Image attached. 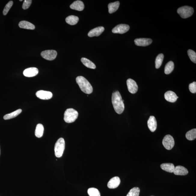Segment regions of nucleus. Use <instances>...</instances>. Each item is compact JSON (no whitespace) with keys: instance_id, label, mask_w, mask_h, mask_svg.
<instances>
[{"instance_id":"8","label":"nucleus","mask_w":196,"mask_h":196,"mask_svg":"<svg viewBox=\"0 0 196 196\" xmlns=\"http://www.w3.org/2000/svg\"><path fill=\"white\" fill-rule=\"evenodd\" d=\"M130 29V27L125 24H120L117 25L112 30V32L115 34H123L127 32Z\"/></svg>"},{"instance_id":"6","label":"nucleus","mask_w":196,"mask_h":196,"mask_svg":"<svg viewBox=\"0 0 196 196\" xmlns=\"http://www.w3.org/2000/svg\"><path fill=\"white\" fill-rule=\"evenodd\" d=\"M162 144L164 148L168 150H170L174 147L175 142L174 138L170 135H167L164 136L162 140Z\"/></svg>"},{"instance_id":"34","label":"nucleus","mask_w":196,"mask_h":196,"mask_svg":"<svg viewBox=\"0 0 196 196\" xmlns=\"http://www.w3.org/2000/svg\"><path fill=\"white\" fill-rule=\"evenodd\" d=\"M189 89L192 93H195L196 92V82H194L189 85Z\"/></svg>"},{"instance_id":"21","label":"nucleus","mask_w":196,"mask_h":196,"mask_svg":"<svg viewBox=\"0 0 196 196\" xmlns=\"http://www.w3.org/2000/svg\"><path fill=\"white\" fill-rule=\"evenodd\" d=\"M120 5V3L119 1L109 3L108 5L109 13L110 14H112L117 11Z\"/></svg>"},{"instance_id":"16","label":"nucleus","mask_w":196,"mask_h":196,"mask_svg":"<svg viewBox=\"0 0 196 196\" xmlns=\"http://www.w3.org/2000/svg\"><path fill=\"white\" fill-rule=\"evenodd\" d=\"M104 28L102 26L94 28L89 32L88 36L90 37L99 36L104 32Z\"/></svg>"},{"instance_id":"31","label":"nucleus","mask_w":196,"mask_h":196,"mask_svg":"<svg viewBox=\"0 0 196 196\" xmlns=\"http://www.w3.org/2000/svg\"><path fill=\"white\" fill-rule=\"evenodd\" d=\"M188 55L191 60L196 63V53L195 52L191 50H189L188 51Z\"/></svg>"},{"instance_id":"36","label":"nucleus","mask_w":196,"mask_h":196,"mask_svg":"<svg viewBox=\"0 0 196 196\" xmlns=\"http://www.w3.org/2000/svg\"></svg>"},{"instance_id":"5","label":"nucleus","mask_w":196,"mask_h":196,"mask_svg":"<svg viewBox=\"0 0 196 196\" xmlns=\"http://www.w3.org/2000/svg\"><path fill=\"white\" fill-rule=\"evenodd\" d=\"M194 8L191 7L185 6L178 9L177 13L182 18L185 19L190 17L193 14Z\"/></svg>"},{"instance_id":"10","label":"nucleus","mask_w":196,"mask_h":196,"mask_svg":"<svg viewBox=\"0 0 196 196\" xmlns=\"http://www.w3.org/2000/svg\"><path fill=\"white\" fill-rule=\"evenodd\" d=\"M36 94L37 97L39 99L45 100L51 99L53 96L51 92L43 90L38 91Z\"/></svg>"},{"instance_id":"29","label":"nucleus","mask_w":196,"mask_h":196,"mask_svg":"<svg viewBox=\"0 0 196 196\" xmlns=\"http://www.w3.org/2000/svg\"><path fill=\"white\" fill-rule=\"evenodd\" d=\"M140 189L138 187H135L130 190L127 196H139L140 193Z\"/></svg>"},{"instance_id":"27","label":"nucleus","mask_w":196,"mask_h":196,"mask_svg":"<svg viewBox=\"0 0 196 196\" xmlns=\"http://www.w3.org/2000/svg\"><path fill=\"white\" fill-rule=\"evenodd\" d=\"M186 139L190 141L193 140L196 138V129H194L188 131L185 134Z\"/></svg>"},{"instance_id":"1","label":"nucleus","mask_w":196,"mask_h":196,"mask_svg":"<svg viewBox=\"0 0 196 196\" xmlns=\"http://www.w3.org/2000/svg\"><path fill=\"white\" fill-rule=\"evenodd\" d=\"M112 100L115 112L118 114L123 113L125 109V106L122 101L121 96L118 91L113 93Z\"/></svg>"},{"instance_id":"35","label":"nucleus","mask_w":196,"mask_h":196,"mask_svg":"<svg viewBox=\"0 0 196 196\" xmlns=\"http://www.w3.org/2000/svg\"><path fill=\"white\" fill-rule=\"evenodd\" d=\"M22 1V0H20V1Z\"/></svg>"},{"instance_id":"13","label":"nucleus","mask_w":196,"mask_h":196,"mask_svg":"<svg viewBox=\"0 0 196 196\" xmlns=\"http://www.w3.org/2000/svg\"><path fill=\"white\" fill-rule=\"evenodd\" d=\"M164 96L166 100L171 103L176 102L178 98L176 94L171 91H168L166 92Z\"/></svg>"},{"instance_id":"17","label":"nucleus","mask_w":196,"mask_h":196,"mask_svg":"<svg viewBox=\"0 0 196 196\" xmlns=\"http://www.w3.org/2000/svg\"><path fill=\"white\" fill-rule=\"evenodd\" d=\"M174 174L179 176H185L188 174V170L183 166H178L175 167L174 171Z\"/></svg>"},{"instance_id":"4","label":"nucleus","mask_w":196,"mask_h":196,"mask_svg":"<svg viewBox=\"0 0 196 196\" xmlns=\"http://www.w3.org/2000/svg\"><path fill=\"white\" fill-rule=\"evenodd\" d=\"M65 148V142L64 139L62 138H60L57 140L56 142L54 150L55 155L57 158L62 157Z\"/></svg>"},{"instance_id":"12","label":"nucleus","mask_w":196,"mask_h":196,"mask_svg":"<svg viewBox=\"0 0 196 196\" xmlns=\"http://www.w3.org/2000/svg\"><path fill=\"white\" fill-rule=\"evenodd\" d=\"M121 182L120 179L118 176H115L110 180L108 183V188L114 189L116 188L119 185Z\"/></svg>"},{"instance_id":"24","label":"nucleus","mask_w":196,"mask_h":196,"mask_svg":"<svg viewBox=\"0 0 196 196\" xmlns=\"http://www.w3.org/2000/svg\"><path fill=\"white\" fill-rule=\"evenodd\" d=\"M22 110L21 109H18L14 112H13L11 113L5 115L3 117V118L5 120L11 119L15 118L22 112Z\"/></svg>"},{"instance_id":"22","label":"nucleus","mask_w":196,"mask_h":196,"mask_svg":"<svg viewBox=\"0 0 196 196\" xmlns=\"http://www.w3.org/2000/svg\"><path fill=\"white\" fill-rule=\"evenodd\" d=\"M44 130V128L42 124H38L37 125L35 131V135L37 137L40 138L42 136Z\"/></svg>"},{"instance_id":"23","label":"nucleus","mask_w":196,"mask_h":196,"mask_svg":"<svg viewBox=\"0 0 196 196\" xmlns=\"http://www.w3.org/2000/svg\"><path fill=\"white\" fill-rule=\"evenodd\" d=\"M79 18L74 15H71L68 17L66 19V23L71 25H74L78 23Z\"/></svg>"},{"instance_id":"15","label":"nucleus","mask_w":196,"mask_h":196,"mask_svg":"<svg viewBox=\"0 0 196 196\" xmlns=\"http://www.w3.org/2000/svg\"><path fill=\"white\" fill-rule=\"evenodd\" d=\"M148 128L152 132H155L157 128V122L155 116H150L148 121Z\"/></svg>"},{"instance_id":"14","label":"nucleus","mask_w":196,"mask_h":196,"mask_svg":"<svg viewBox=\"0 0 196 196\" xmlns=\"http://www.w3.org/2000/svg\"><path fill=\"white\" fill-rule=\"evenodd\" d=\"M38 73L37 68L35 67H31L27 68L24 70L23 75L27 77H32L36 76Z\"/></svg>"},{"instance_id":"33","label":"nucleus","mask_w":196,"mask_h":196,"mask_svg":"<svg viewBox=\"0 0 196 196\" xmlns=\"http://www.w3.org/2000/svg\"><path fill=\"white\" fill-rule=\"evenodd\" d=\"M31 0H25L24 1L23 5L22 8L24 10H26L29 8L32 3Z\"/></svg>"},{"instance_id":"28","label":"nucleus","mask_w":196,"mask_h":196,"mask_svg":"<svg viewBox=\"0 0 196 196\" xmlns=\"http://www.w3.org/2000/svg\"><path fill=\"white\" fill-rule=\"evenodd\" d=\"M164 58V55L162 54H159L156 58L155 61V68L158 69L162 65Z\"/></svg>"},{"instance_id":"18","label":"nucleus","mask_w":196,"mask_h":196,"mask_svg":"<svg viewBox=\"0 0 196 196\" xmlns=\"http://www.w3.org/2000/svg\"><path fill=\"white\" fill-rule=\"evenodd\" d=\"M70 7L72 9L78 11H82L84 8V5L83 2L81 1H76L73 2Z\"/></svg>"},{"instance_id":"2","label":"nucleus","mask_w":196,"mask_h":196,"mask_svg":"<svg viewBox=\"0 0 196 196\" xmlns=\"http://www.w3.org/2000/svg\"><path fill=\"white\" fill-rule=\"evenodd\" d=\"M76 81L79 85L82 91L87 94H90L93 92V87L91 85L85 78L82 76L77 77Z\"/></svg>"},{"instance_id":"25","label":"nucleus","mask_w":196,"mask_h":196,"mask_svg":"<svg viewBox=\"0 0 196 196\" xmlns=\"http://www.w3.org/2000/svg\"><path fill=\"white\" fill-rule=\"evenodd\" d=\"M81 61L84 65L87 68L92 69H95L96 68V65L94 63L86 58H82Z\"/></svg>"},{"instance_id":"26","label":"nucleus","mask_w":196,"mask_h":196,"mask_svg":"<svg viewBox=\"0 0 196 196\" xmlns=\"http://www.w3.org/2000/svg\"><path fill=\"white\" fill-rule=\"evenodd\" d=\"M174 63L172 61H170L167 63L164 68V73L166 75H168L172 72L174 69Z\"/></svg>"},{"instance_id":"9","label":"nucleus","mask_w":196,"mask_h":196,"mask_svg":"<svg viewBox=\"0 0 196 196\" xmlns=\"http://www.w3.org/2000/svg\"><path fill=\"white\" fill-rule=\"evenodd\" d=\"M127 85L129 91L132 94L136 93L137 92L138 87L134 80L129 78L127 80Z\"/></svg>"},{"instance_id":"20","label":"nucleus","mask_w":196,"mask_h":196,"mask_svg":"<svg viewBox=\"0 0 196 196\" xmlns=\"http://www.w3.org/2000/svg\"><path fill=\"white\" fill-rule=\"evenodd\" d=\"M161 167L163 170L167 172L172 173L174 171L175 166L172 163H164L161 165Z\"/></svg>"},{"instance_id":"7","label":"nucleus","mask_w":196,"mask_h":196,"mask_svg":"<svg viewBox=\"0 0 196 196\" xmlns=\"http://www.w3.org/2000/svg\"><path fill=\"white\" fill-rule=\"evenodd\" d=\"M41 55L43 58L48 60H53L57 55V52L55 50H48L41 52Z\"/></svg>"},{"instance_id":"3","label":"nucleus","mask_w":196,"mask_h":196,"mask_svg":"<svg viewBox=\"0 0 196 196\" xmlns=\"http://www.w3.org/2000/svg\"><path fill=\"white\" fill-rule=\"evenodd\" d=\"M78 113L72 108L66 109L64 114V119L66 123H71L75 121L78 117Z\"/></svg>"},{"instance_id":"11","label":"nucleus","mask_w":196,"mask_h":196,"mask_svg":"<svg viewBox=\"0 0 196 196\" xmlns=\"http://www.w3.org/2000/svg\"><path fill=\"white\" fill-rule=\"evenodd\" d=\"M152 41L150 38H139L135 40L134 43L137 46L145 47L151 44Z\"/></svg>"},{"instance_id":"30","label":"nucleus","mask_w":196,"mask_h":196,"mask_svg":"<svg viewBox=\"0 0 196 196\" xmlns=\"http://www.w3.org/2000/svg\"><path fill=\"white\" fill-rule=\"evenodd\" d=\"M87 193L90 196H101L99 190L95 188H90L87 190Z\"/></svg>"},{"instance_id":"32","label":"nucleus","mask_w":196,"mask_h":196,"mask_svg":"<svg viewBox=\"0 0 196 196\" xmlns=\"http://www.w3.org/2000/svg\"><path fill=\"white\" fill-rule=\"evenodd\" d=\"M13 5V1H10L9 2L8 4L5 6V8L3 10V14L4 15H6L8 14L10 8H11L12 6Z\"/></svg>"},{"instance_id":"19","label":"nucleus","mask_w":196,"mask_h":196,"mask_svg":"<svg viewBox=\"0 0 196 196\" xmlns=\"http://www.w3.org/2000/svg\"><path fill=\"white\" fill-rule=\"evenodd\" d=\"M19 26L22 29H32V30L34 29L35 28L34 24L26 21H22L20 22L19 24Z\"/></svg>"}]
</instances>
